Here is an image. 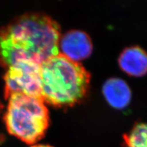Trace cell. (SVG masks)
<instances>
[{
    "mask_svg": "<svg viewBox=\"0 0 147 147\" xmlns=\"http://www.w3.org/2000/svg\"><path fill=\"white\" fill-rule=\"evenodd\" d=\"M59 24L41 12H28L0 28V65L7 69L19 61L40 65L59 54Z\"/></svg>",
    "mask_w": 147,
    "mask_h": 147,
    "instance_id": "cell-1",
    "label": "cell"
},
{
    "mask_svg": "<svg viewBox=\"0 0 147 147\" xmlns=\"http://www.w3.org/2000/svg\"><path fill=\"white\" fill-rule=\"evenodd\" d=\"M42 97L57 108L70 107L85 97L90 84L89 73L79 62L58 54L40 65Z\"/></svg>",
    "mask_w": 147,
    "mask_h": 147,
    "instance_id": "cell-2",
    "label": "cell"
},
{
    "mask_svg": "<svg viewBox=\"0 0 147 147\" xmlns=\"http://www.w3.org/2000/svg\"><path fill=\"white\" fill-rule=\"evenodd\" d=\"M3 116L10 135L28 144H35L45 136L49 126V113L42 98L22 93L9 97Z\"/></svg>",
    "mask_w": 147,
    "mask_h": 147,
    "instance_id": "cell-3",
    "label": "cell"
},
{
    "mask_svg": "<svg viewBox=\"0 0 147 147\" xmlns=\"http://www.w3.org/2000/svg\"><path fill=\"white\" fill-rule=\"evenodd\" d=\"M40 65L31 61H19L8 67L3 76L5 100L14 93L42 99Z\"/></svg>",
    "mask_w": 147,
    "mask_h": 147,
    "instance_id": "cell-4",
    "label": "cell"
},
{
    "mask_svg": "<svg viewBox=\"0 0 147 147\" xmlns=\"http://www.w3.org/2000/svg\"><path fill=\"white\" fill-rule=\"evenodd\" d=\"M59 48L61 54L76 62L89 58L93 52L91 38L80 30L69 31L61 36Z\"/></svg>",
    "mask_w": 147,
    "mask_h": 147,
    "instance_id": "cell-5",
    "label": "cell"
},
{
    "mask_svg": "<svg viewBox=\"0 0 147 147\" xmlns=\"http://www.w3.org/2000/svg\"><path fill=\"white\" fill-rule=\"evenodd\" d=\"M118 62L121 70L130 76L142 77L147 74V53L138 47L125 49Z\"/></svg>",
    "mask_w": 147,
    "mask_h": 147,
    "instance_id": "cell-6",
    "label": "cell"
},
{
    "mask_svg": "<svg viewBox=\"0 0 147 147\" xmlns=\"http://www.w3.org/2000/svg\"><path fill=\"white\" fill-rule=\"evenodd\" d=\"M104 98L113 108H125L131 100V91L125 80L119 78H110L104 82L102 87Z\"/></svg>",
    "mask_w": 147,
    "mask_h": 147,
    "instance_id": "cell-7",
    "label": "cell"
},
{
    "mask_svg": "<svg viewBox=\"0 0 147 147\" xmlns=\"http://www.w3.org/2000/svg\"><path fill=\"white\" fill-rule=\"evenodd\" d=\"M125 147H147V123H138L123 136Z\"/></svg>",
    "mask_w": 147,
    "mask_h": 147,
    "instance_id": "cell-8",
    "label": "cell"
},
{
    "mask_svg": "<svg viewBox=\"0 0 147 147\" xmlns=\"http://www.w3.org/2000/svg\"><path fill=\"white\" fill-rule=\"evenodd\" d=\"M29 147H53L49 144H33Z\"/></svg>",
    "mask_w": 147,
    "mask_h": 147,
    "instance_id": "cell-9",
    "label": "cell"
}]
</instances>
